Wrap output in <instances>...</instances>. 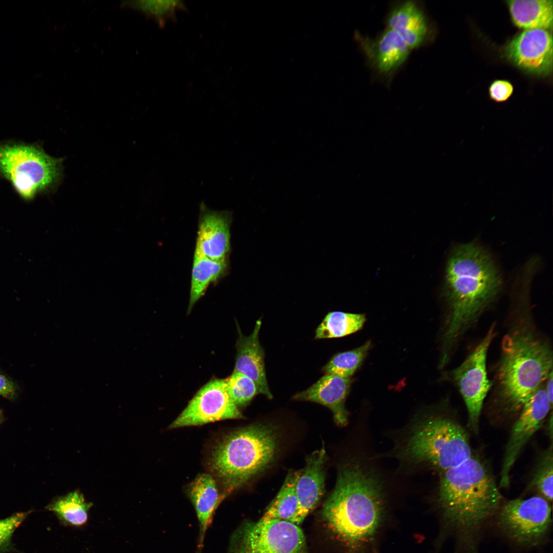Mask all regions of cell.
Masks as SVG:
<instances>
[{
    "label": "cell",
    "mask_w": 553,
    "mask_h": 553,
    "mask_svg": "<svg viewBox=\"0 0 553 553\" xmlns=\"http://www.w3.org/2000/svg\"><path fill=\"white\" fill-rule=\"evenodd\" d=\"M303 470L288 472L282 487L260 520L293 523L297 509L296 485Z\"/></svg>",
    "instance_id": "23"
},
{
    "label": "cell",
    "mask_w": 553,
    "mask_h": 553,
    "mask_svg": "<svg viewBox=\"0 0 553 553\" xmlns=\"http://www.w3.org/2000/svg\"><path fill=\"white\" fill-rule=\"evenodd\" d=\"M366 321L363 314L335 311L328 313L315 330L314 339L344 337L359 330Z\"/></svg>",
    "instance_id": "25"
},
{
    "label": "cell",
    "mask_w": 553,
    "mask_h": 553,
    "mask_svg": "<svg viewBox=\"0 0 553 553\" xmlns=\"http://www.w3.org/2000/svg\"><path fill=\"white\" fill-rule=\"evenodd\" d=\"M227 270V260L216 261L194 254L188 314L208 286L225 276Z\"/></svg>",
    "instance_id": "22"
},
{
    "label": "cell",
    "mask_w": 553,
    "mask_h": 553,
    "mask_svg": "<svg viewBox=\"0 0 553 553\" xmlns=\"http://www.w3.org/2000/svg\"><path fill=\"white\" fill-rule=\"evenodd\" d=\"M552 449L545 452L536 469L531 485L547 501L552 499Z\"/></svg>",
    "instance_id": "28"
},
{
    "label": "cell",
    "mask_w": 553,
    "mask_h": 553,
    "mask_svg": "<svg viewBox=\"0 0 553 553\" xmlns=\"http://www.w3.org/2000/svg\"><path fill=\"white\" fill-rule=\"evenodd\" d=\"M61 160L36 143L0 141V176L25 200L52 188L61 175Z\"/></svg>",
    "instance_id": "7"
},
{
    "label": "cell",
    "mask_w": 553,
    "mask_h": 553,
    "mask_svg": "<svg viewBox=\"0 0 553 553\" xmlns=\"http://www.w3.org/2000/svg\"><path fill=\"white\" fill-rule=\"evenodd\" d=\"M410 50L396 32L388 28L375 42L371 56L377 70L381 73L388 74L398 69L405 62Z\"/></svg>",
    "instance_id": "21"
},
{
    "label": "cell",
    "mask_w": 553,
    "mask_h": 553,
    "mask_svg": "<svg viewBox=\"0 0 553 553\" xmlns=\"http://www.w3.org/2000/svg\"><path fill=\"white\" fill-rule=\"evenodd\" d=\"M545 384L544 387L545 390L549 399L550 403L552 405V397H553V380H552V371L549 374L547 378L546 379Z\"/></svg>",
    "instance_id": "33"
},
{
    "label": "cell",
    "mask_w": 553,
    "mask_h": 553,
    "mask_svg": "<svg viewBox=\"0 0 553 553\" xmlns=\"http://www.w3.org/2000/svg\"><path fill=\"white\" fill-rule=\"evenodd\" d=\"M552 371L549 344L528 324L515 326L503 337L496 375L500 401L507 411H517Z\"/></svg>",
    "instance_id": "4"
},
{
    "label": "cell",
    "mask_w": 553,
    "mask_h": 553,
    "mask_svg": "<svg viewBox=\"0 0 553 553\" xmlns=\"http://www.w3.org/2000/svg\"><path fill=\"white\" fill-rule=\"evenodd\" d=\"M225 380L229 395L238 407L248 405L259 394L255 382L243 373L233 371Z\"/></svg>",
    "instance_id": "27"
},
{
    "label": "cell",
    "mask_w": 553,
    "mask_h": 553,
    "mask_svg": "<svg viewBox=\"0 0 553 553\" xmlns=\"http://www.w3.org/2000/svg\"><path fill=\"white\" fill-rule=\"evenodd\" d=\"M92 506L93 503L87 501L82 494L76 490L54 499L46 508L53 512L62 524L80 527L87 522Z\"/></svg>",
    "instance_id": "24"
},
{
    "label": "cell",
    "mask_w": 553,
    "mask_h": 553,
    "mask_svg": "<svg viewBox=\"0 0 553 553\" xmlns=\"http://www.w3.org/2000/svg\"><path fill=\"white\" fill-rule=\"evenodd\" d=\"M232 213L216 210L202 202L194 254L216 261H226L230 250Z\"/></svg>",
    "instance_id": "14"
},
{
    "label": "cell",
    "mask_w": 553,
    "mask_h": 553,
    "mask_svg": "<svg viewBox=\"0 0 553 553\" xmlns=\"http://www.w3.org/2000/svg\"><path fill=\"white\" fill-rule=\"evenodd\" d=\"M513 24L524 30L540 29L551 32L553 2L551 0L506 1Z\"/></svg>",
    "instance_id": "20"
},
{
    "label": "cell",
    "mask_w": 553,
    "mask_h": 553,
    "mask_svg": "<svg viewBox=\"0 0 553 553\" xmlns=\"http://www.w3.org/2000/svg\"><path fill=\"white\" fill-rule=\"evenodd\" d=\"M188 496L195 509L200 526L199 546L202 545L206 530L212 523L214 514L223 497L210 474L198 475L190 484Z\"/></svg>",
    "instance_id": "19"
},
{
    "label": "cell",
    "mask_w": 553,
    "mask_h": 553,
    "mask_svg": "<svg viewBox=\"0 0 553 553\" xmlns=\"http://www.w3.org/2000/svg\"><path fill=\"white\" fill-rule=\"evenodd\" d=\"M327 455L324 446L308 455L305 467L296 485L297 509L293 524H301L320 502L325 493V464Z\"/></svg>",
    "instance_id": "15"
},
{
    "label": "cell",
    "mask_w": 553,
    "mask_h": 553,
    "mask_svg": "<svg viewBox=\"0 0 553 553\" xmlns=\"http://www.w3.org/2000/svg\"><path fill=\"white\" fill-rule=\"evenodd\" d=\"M514 87L512 83L506 79H498L493 81L488 88L490 99L497 103L507 101L513 95Z\"/></svg>",
    "instance_id": "31"
},
{
    "label": "cell",
    "mask_w": 553,
    "mask_h": 553,
    "mask_svg": "<svg viewBox=\"0 0 553 553\" xmlns=\"http://www.w3.org/2000/svg\"><path fill=\"white\" fill-rule=\"evenodd\" d=\"M228 553H308L301 528L278 520H246L231 536Z\"/></svg>",
    "instance_id": "8"
},
{
    "label": "cell",
    "mask_w": 553,
    "mask_h": 553,
    "mask_svg": "<svg viewBox=\"0 0 553 553\" xmlns=\"http://www.w3.org/2000/svg\"><path fill=\"white\" fill-rule=\"evenodd\" d=\"M278 430L270 424L257 423L235 431L214 448L210 468L228 493L240 488L273 461Z\"/></svg>",
    "instance_id": "5"
},
{
    "label": "cell",
    "mask_w": 553,
    "mask_h": 553,
    "mask_svg": "<svg viewBox=\"0 0 553 553\" xmlns=\"http://www.w3.org/2000/svg\"><path fill=\"white\" fill-rule=\"evenodd\" d=\"M412 426L398 453L400 458L409 463L427 465L440 472L472 456L466 432L449 416L428 415Z\"/></svg>",
    "instance_id": "6"
},
{
    "label": "cell",
    "mask_w": 553,
    "mask_h": 553,
    "mask_svg": "<svg viewBox=\"0 0 553 553\" xmlns=\"http://www.w3.org/2000/svg\"><path fill=\"white\" fill-rule=\"evenodd\" d=\"M370 346V341H367L354 349L336 353L323 367L322 372L325 374L351 378L361 365Z\"/></svg>",
    "instance_id": "26"
},
{
    "label": "cell",
    "mask_w": 553,
    "mask_h": 553,
    "mask_svg": "<svg viewBox=\"0 0 553 553\" xmlns=\"http://www.w3.org/2000/svg\"><path fill=\"white\" fill-rule=\"evenodd\" d=\"M493 324L484 337L457 367L449 372V377L458 389L465 402L470 427L478 431L483 401L493 385L487 377L486 357L496 335Z\"/></svg>",
    "instance_id": "10"
},
{
    "label": "cell",
    "mask_w": 553,
    "mask_h": 553,
    "mask_svg": "<svg viewBox=\"0 0 553 553\" xmlns=\"http://www.w3.org/2000/svg\"><path fill=\"white\" fill-rule=\"evenodd\" d=\"M389 28L396 32L410 49L425 40L428 25L421 9L413 1H406L394 8L388 17Z\"/></svg>",
    "instance_id": "18"
},
{
    "label": "cell",
    "mask_w": 553,
    "mask_h": 553,
    "mask_svg": "<svg viewBox=\"0 0 553 553\" xmlns=\"http://www.w3.org/2000/svg\"><path fill=\"white\" fill-rule=\"evenodd\" d=\"M134 5L143 12L164 21L180 8L182 4L178 1H141L135 2Z\"/></svg>",
    "instance_id": "30"
},
{
    "label": "cell",
    "mask_w": 553,
    "mask_h": 553,
    "mask_svg": "<svg viewBox=\"0 0 553 553\" xmlns=\"http://www.w3.org/2000/svg\"><path fill=\"white\" fill-rule=\"evenodd\" d=\"M0 395L8 399H13L16 395V387L13 382L1 373H0Z\"/></svg>",
    "instance_id": "32"
},
{
    "label": "cell",
    "mask_w": 553,
    "mask_h": 553,
    "mask_svg": "<svg viewBox=\"0 0 553 553\" xmlns=\"http://www.w3.org/2000/svg\"><path fill=\"white\" fill-rule=\"evenodd\" d=\"M351 378L325 374L310 387L294 394V400L310 401L324 406L332 412L334 422L339 426L348 422L345 401L350 392Z\"/></svg>",
    "instance_id": "16"
},
{
    "label": "cell",
    "mask_w": 553,
    "mask_h": 553,
    "mask_svg": "<svg viewBox=\"0 0 553 553\" xmlns=\"http://www.w3.org/2000/svg\"><path fill=\"white\" fill-rule=\"evenodd\" d=\"M261 325V320L259 319L256 322L251 334L245 336L242 333L237 322L238 338L236 345L237 354L234 371L243 373L251 378L255 382L259 394L271 399L273 396L266 375L265 351L259 341Z\"/></svg>",
    "instance_id": "17"
},
{
    "label": "cell",
    "mask_w": 553,
    "mask_h": 553,
    "mask_svg": "<svg viewBox=\"0 0 553 553\" xmlns=\"http://www.w3.org/2000/svg\"><path fill=\"white\" fill-rule=\"evenodd\" d=\"M502 499L491 472L477 457L440 472L438 502L443 521L459 546L471 553H477L479 533Z\"/></svg>",
    "instance_id": "2"
},
{
    "label": "cell",
    "mask_w": 553,
    "mask_h": 553,
    "mask_svg": "<svg viewBox=\"0 0 553 553\" xmlns=\"http://www.w3.org/2000/svg\"><path fill=\"white\" fill-rule=\"evenodd\" d=\"M502 55L525 74L548 76L552 70L551 32L540 29L524 30L505 44Z\"/></svg>",
    "instance_id": "12"
},
{
    "label": "cell",
    "mask_w": 553,
    "mask_h": 553,
    "mask_svg": "<svg viewBox=\"0 0 553 553\" xmlns=\"http://www.w3.org/2000/svg\"><path fill=\"white\" fill-rule=\"evenodd\" d=\"M496 513L499 529L514 543L526 547L540 544L552 523L551 505L541 496L507 501Z\"/></svg>",
    "instance_id": "9"
},
{
    "label": "cell",
    "mask_w": 553,
    "mask_h": 553,
    "mask_svg": "<svg viewBox=\"0 0 553 553\" xmlns=\"http://www.w3.org/2000/svg\"><path fill=\"white\" fill-rule=\"evenodd\" d=\"M32 512V511H29L16 513L0 519V553L19 552L12 542V536L15 530Z\"/></svg>",
    "instance_id": "29"
},
{
    "label": "cell",
    "mask_w": 553,
    "mask_h": 553,
    "mask_svg": "<svg viewBox=\"0 0 553 553\" xmlns=\"http://www.w3.org/2000/svg\"><path fill=\"white\" fill-rule=\"evenodd\" d=\"M381 484L363 463L341 465L335 486L322 515L330 529L352 547L360 548L374 536L384 514Z\"/></svg>",
    "instance_id": "3"
},
{
    "label": "cell",
    "mask_w": 553,
    "mask_h": 553,
    "mask_svg": "<svg viewBox=\"0 0 553 553\" xmlns=\"http://www.w3.org/2000/svg\"><path fill=\"white\" fill-rule=\"evenodd\" d=\"M445 280L448 313L441 366L448 361L453 347L495 301L502 284L491 254L474 242L454 248L447 262Z\"/></svg>",
    "instance_id": "1"
},
{
    "label": "cell",
    "mask_w": 553,
    "mask_h": 553,
    "mask_svg": "<svg viewBox=\"0 0 553 553\" xmlns=\"http://www.w3.org/2000/svg\"><path fill=\"white\" fill-rule=\"evenodd\" d=\"M243 417L229 395L225 379L215 378L197 391L169 429Z\"/></svg>",
    "instance_id": "11"
},
{
    "label": "cell",
    "mask_w": 553,
    "mask_h": 553,
    "mask_svg": "<svg viewBox=\"0 0 553 553\" xmlns=\"http://www.w3.org/2000/svg\"><path fill=\"white\" fill-rule=\"evenodd\" d=\"M551 407L552 405L543 385L534 393L522 407L520 415L513 426L506 446L500 473L501 487L508 486L510 472L521 451L542 426Z\"/></svg>",
    "instance_id": "13"
}]
</instances>
